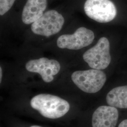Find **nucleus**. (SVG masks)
<instances>
[{
	"label": "nucleus",
	"instance_id": "423d86ee",
	"mask_svg": "<svg viewBox=\"0 0 127 127\" xmlns=\"http://www.w3.org/2000/svg\"><path fill=\"white\" fill-rule=\"evenodd\" d=\"M95 38L93 32L86 27L78 28L73 34H63L59 37L57 44L60 49L78 50L91 44Z\"/></svg>",
	"mask_w": 127,
	"mask_h": 127
},
{
	"label": "nucleus",
	"instance_id": "6e6552de",
	"mask_svg": "<svg viewBox=\"0 0 127 127\" xmlns=\"http://www.w3.org/2000/svg\"><path fill=\"white\" fill-rule=\"evenodd\" d=\"M122 111L109 105L96 108L92 115V127H117Z\"/></svg>",
	"mask_w": 127,
	"mask_h": 127
},
{
	"label": "nucleus",
	"instance_id": "9d476101",
	"mask_svg": "<svg viewBox=\"0 0 127 127\" xmlns=\"http://www.w3.org/2000/svg\"><path fill=\"white\" fill-rule=\"evenodd\" d=\"M106 104L117 109L127 110V85L115 87L107 93Z\"/></svg>",
	"mask_w": 127,
	"mask_h": 127
},
{
	"label": "nucleus",
	"instance_id": "ddd939ff",
	"mask_svg": "<svg viewBox=\"0 0 127 127\" xmlns=\"http://www.w3.org/2000/svg\"><path fill=\"white\" fill-rule=\"evenodd\" d=\"M2 70L1 67H0V82L1 83V80H2Z\"/></svg>",
	"mask_w": 127,
	"mask_h": 127
},
{
	"label": "nucleus",
	"instance_id": "f257e3e1",
	"mask_svg": "<svg viewBox=\"0 0 127 127\" xmlns=\"http://www.w3.org/2000/svg\"><path fill=\"white\" fill-rule=\"evenodd\" d=\"M32 108L45 118L56 119L67 113L70 106L68 102L59 96L48 94H40L32 98Z\"/></svg>",
	"mask_w": 127,
	"mask_h": 127
},
{
	"label": "nucleus",
	"instance_id": "1a4fd4ad",
	"mask_svg": "<svg viewBox=\"0 0 127 127\" xmlns=\"http://www.w3.org/2000/svg\"><path fill=\"white\" fill-rule=\"evenodd\" d=\"M47 4V0H27L21 16L23 23L29 25L40 18L46 9Z\"/></svg>",
	"mask_w": 127,
	"mask_h": 127
},
{
	"label": "nucleus",
	"instance_id": "20e7f679",
	"mask_svg": "<svg viewBox=\"0 0 127 127\" xmlns=\"http://www.w3.org/2000/svg\"><path fill=\"white\" fill-rule=\"evenodd\" d=\"M83 59L92 69L102 70L107 68L111 61L108 39L101 37L95 45L84 53Z\"/></svg>",
	"mask_w": 127,
	"mask_h": 127
},
{
	"label": "nucleus",
	"instance_id": "4468645a",
	"mask_svg": "<svg viewBox=\"0 0 127 127\" xmlns=\"http://www.w3.org/2000/svg\"><path fill=\"white\" fill-rule=\"evenodd\" d=\"M30 127H41V126H37V125H33V126H31Z\"/></svg>",
	"mask_w": 127,
	"mask_h": 127
},
{
	"label": "nucleus",
	"instance_id": "f03ea898",
	"mask_svg": "<svg viewBox=\"0 0 127 127\" xmlns=\"http://www.w3.org/2000/svg\"><path fill=\"white\" fill-rule=\"evenodd\" d=\"M71 78L79 89L89 94L99 91L107 80L106 75L103 71L95 69L75 71L72 73Z\"/></svg>",
	"mask_w": 127,
	"mask_h": 127
},
{
	"label": "nucleus",
	"instance_id": "7ed1b4c3",
	"mask_svg": "<svg viewBox=\"0 0 127 127\" xmlns=\"http://www.w3.org/2000/svg\"><path fill=\"white\" fill-rule=\"evenodd\" d=\"M64 23V19L61 14L55 10H50L32 24L31 29L35 34L48 37L59 33Z\"/></svg>",
	"mask_w": 127,
	"mask_h": 127
},
{
	"label": "nucleus",
	"instance_id": "9b49d317",
	"mask_svg": "<svg viewBox=\"0 0 127 127\" xmlns=\"http://www.w3.org/2000/svg\"><path fill=\"white\" fill-rule=\"evenodd\" d=\"M16 0H0V15L6 13L13 5Z\"/></svg>",
	"mask_w": 127,
	"mask_h": 127
},
{
	"label": "nucleus",
	"instance_id": "f8f14e48",
	"mask_svg": "<svg viewBox=\"0 0 127 127\" xmlns=\"http://www.w3.org/2000/svg\"><path fill=\"white\" fill-rule=\"evenodd\" d=\"M117 127H127V114L122 115Z\"/></svg>",
	"mask_w": 127,
	"mask_h": 127
},
{
	"label": "nucleus",
	"instance_id": "0eeeda50",
	"mask_svg": "<svg viewBox=\"0 0 127 127\" xmlns=\"http://www.w3.org/2000/svg\"><path fill=\"white\" fill-rule=\"evenodd\" d=\"M25 67L29 72L39 73L44 82L49 83L53 81L54 76L59 73L61 66L56 60L41 58L28 61Z\"/></svg>",
	"mask_w": 127,
	"mask_h": 127
},
{
	"label": "nucleus",
	"instance_id": "39448f33",
	"mask_svg": "<svg viewBox=\"0 0 127 127\" xmlns=\"http://www.w3.org/2000/svg\"><path fill=\"white\" fill-rule=\"evenodd\" d=\"M84 9L88 17L99 23L109 22L117 15L116 8L111 0H86Z\"/></svg>",
	"mask_w": 127,
	"mask_h": 127
}]
</instances>
